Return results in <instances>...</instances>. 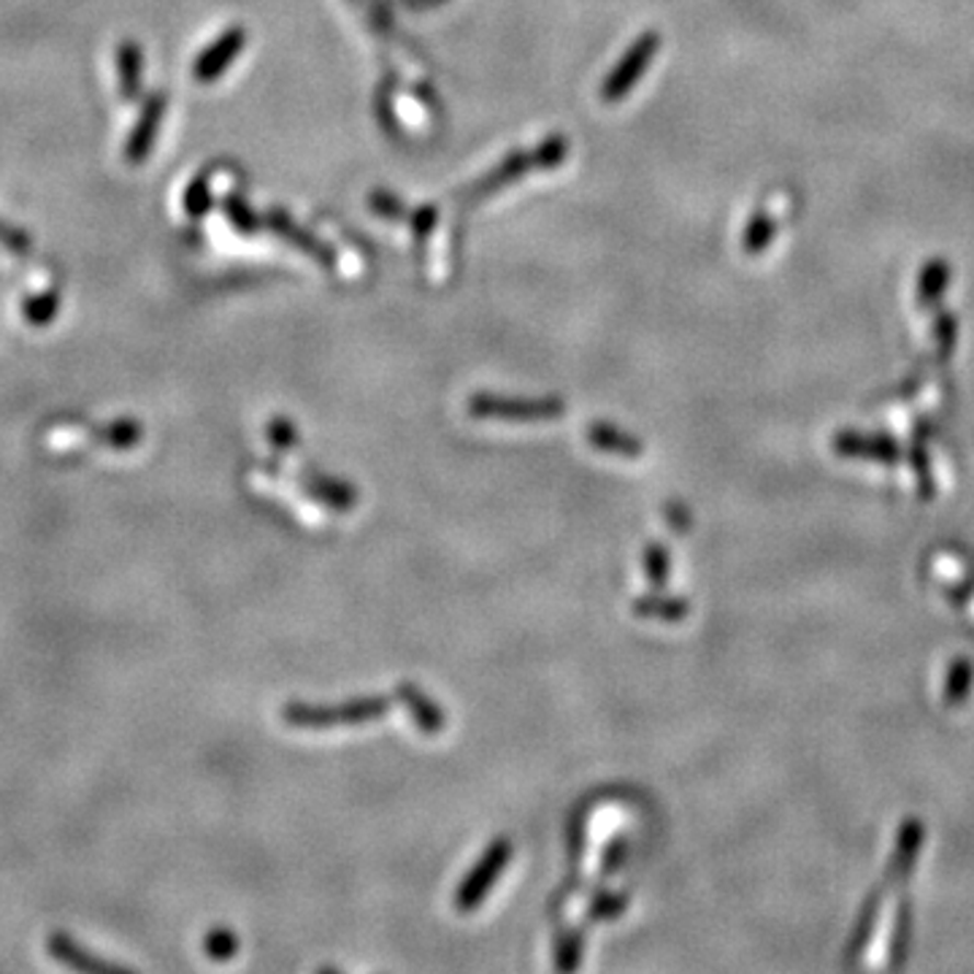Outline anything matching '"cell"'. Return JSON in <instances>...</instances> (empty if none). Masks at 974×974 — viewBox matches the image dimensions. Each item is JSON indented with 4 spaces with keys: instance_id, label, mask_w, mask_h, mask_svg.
<instances>
[{
    "instance_id": "cell-1",
    "label": "cell",
    "mask_w": 974,
    "mask_h": 974,
    "mask_svg": "<svg viewBox=\"0 0 974 974\" xmlns=\"http://www.w3.org/2000/svg\"><path fill=\"white\" fill-rule=\"evenodd\" d=\"M393 701L374 696V699H355L339 707H309V704H290L285 709V723L296 729H333V725H357L368 720L385 718Z\"/></svg>"
},
{
    "instance_id": "cell-2",
    "label": "cell",
    "mask_w": 974,
    "mask_h": 974,
    "mask_svg": "<svg viewBox=\"0 0 974 974\" xmlns=\"http://www.w3.org/2000/svg\"><path fill=\"white\" fill-rule=\"evenodd\" d=\"M509 856H512V841L506 837L495 839L493 845L488 847L482 861L477 863V867L471 869L469 878L460 883L458 896H455V907H458L460 913H471L474 907H480L482 898L488 896V891L493 887L495 880L504 874L506 863H509Z\"/></svg>"
},
{
    "instance_id": "cell-3",
    "label": "cell",
    "mask_w": 974,
    "mask_h": 974,
    "mask_svg": "<svg viewBox=\"0 0 974 974\" xmlns=\"http://www.w3.org/2000/svg\"><path fill=\"white\" fill-rule=\"evenodd\" d=\"M471 414L474 417H501V420H555L563 414V403L558 399H541V401H506V399H490V396H477L469 403Z\"/></svg>"
},
{
    "instance_id": "cell-4",
    "label": "cell",
    "mask_w": 974,
    "mask_h": 974,
    "mask_svg": "<svg viewBox=\"0 0 974 974\" xmlns=\"http://www.w3.org/2000/svg\"><path fill=\"white\" fill-rule=\"evenodd\" d=\"M658 44H661V38L655 36V33L639 38L637 46H633V49L622 57L618 71H615L612 77L604 82V90H601L604 101H618V98H622L628 90H631V84L642 77V71L648 68V62L653 60V55L658 51Z\"/></svg>"
},
{
    "instance_id": "cell-5",
    "label": "cell",
    "mask_w": 974,
    "mask_h": 974,
    "mask_svg": "<svg viewBox=\"0 0 974 974\" xmlns=\"http://www.w3.org/2000/svg\"><path fill=\"white\" fill-rule=\"evenodd\" d=\"M46 950H49L51 959L57 964L68 966V970H77V972H125L123 966H114L108 961L98 959L95 953H90L88 948L77 942L73 937H68L66 931H55L49 939H46Z\"/></svg>"
},
{
    "instance_id": "cell-6",
    "label": "cell",
    "mask_w": 974,
    "mask_h": 974,
    "mask_svg": "<svg viewBox=\"0 0 974 974\" xmlns=\"http://www.w3.org/2000/svg\"><path fill=\"white\" fill-rule=\"evenodd\" d=\"M834 449L847 458H872L893 463L898 458V444L891 436H861V434H837Z\"/></svg>"
},
{
    "instance_id": "cell-7",
    "label": "cell",
    "mask_w": 974,
    "mask_h": 974,
    "mask_svg": "<svg viewBox=\"0 0 974 974\" xmlns=\"http://www.w3.org/2000/svg\"><path fill=\"white\" fill-rule=\"evenodd\" d=\"M303 490L320 504L331 506L336 512H350L357 504V490L350 482L333 480V477L309 474L303 477Z\"/></svg>"
},
{
    "instance_id": "cell-8",
    "label": "cell",
    "mask_w": 974,
    "mask_h": 974,
    "mask_svg": "<svg viewBox=\"0 0 974 974\" xmlns=\"http://www.w3.org/2000/svg\"><path fill=\"white\" fill-rule=\"evenodd\" d=\"M399 699L409 707V712L414 714V720H417L423 734H439L444 723H447L442 707L436 704V701H431L428 696H425L420 688H414V685H403L399 690Z\"/></svg>"
},
{
    "instance_id": "cell-9",
    "label": "cell",
    "mask_w": 974,
    "mask_h": 974,
    "mask_svg": "<svg viewBox=\"0 0 974 974\" xmlns=\"http://www.w3.org/2000/svg\"><path fill=\"white\" fill-rule=\"evenodd\" d=\"M241 46H244V33L241 31H230L220 44L211 46V49L200 57L198 66H195V73H198L200 82H209V79L220 77L225 68H228V62L239 55Z\"/></svg>"
},
{
    "instance_id": "cell-10",
    "label": "cell",
    "mask_w": 974,
    "mask_h": 974,
    "mask_svg": "<svg viewBox=\"0 0 974 974\" xmlns=\"http://www.w3.org/2000/svg\"><path fill=\"white\" fill-rule=\"evenodd\" d=\"M587 439H591L593 447L601 449V452H615L620 458H639L642 455V442L633 439L631 434H622V431L607 423L593 425Z\"/></svg>"
},
{
    "instance_id": "cell-11",
    "label": "cell",
    "mask_w": 974,
    "mask_h": 974,
    "mask_svg": "<svg viewBox=\"0 0 974 974\" xmlns=\"http://www.w3.org/2000/svg\"><path fill=\"white\" fill-rule=\"evenodd\" d=\"M950 279V266L942 261V257H933L929 266L924 268L920 274V285H918V301L920 307H931V303L939 301V296L944 293Z\"/></svg>"
},
{
    "instance_id": "cell-12",
    "label": "cell",
    "mask_w": 974,
    "mask_h": 974,
    "mask_svg": "<svg viewBox=\"0 0 974 974\" xmlns=\"http://www.w3.org/2000/svg\"><path fill=\"white\" fill-rule=\"evenodd\" d=\"M633 612L639 618H661V620H683L688 615V604L683 598H664L648 596L633 604Z\"/></svg>"
},
{
    "instance_id": "cell-13",
    "label": "cell",
    "mask_w": 974,
    "mask_h": 974,
    "mask_svg": "<svg viewBox=\"0 0 974 974\" xmlns=\"http://www.w3.org/2000/svg\"><path fill=\"white\" fill-rule=\"evenodd\" d=\"M98 439H101L103 444H108L112 449H134L144 439V425L138 423V420H130V417L114 420L112 425H106V428L98 434Z\"/></svg>"
},
{
    "instance_id": "cell-14",
    "label": "cell",
    "mask_w": 974,
    "mask_h": 974,
    "mask_svg": "<svg viewBox=\"0 0 974 974\" xmlns=\"http://www.w3.org/2000/svg\"><path fill=\"white\" fill-rule=\"evenodd\" d=\"M920 839H924V832H920L918 821H907L904 826L902 837H898V847H896V856H893V874H907L913 869L915 856L920 850Z\"/></svg>"
},
{
    "instance_id": "cell-15",
    "label": "cell",
    "mask_w": 974,
    "mask_h": 974,
    "mask_svg": "<svg viewBox=\"0 0 974 974\" xmlns=\"http://www.w3.org/2000/svg\"><path fill=\"white\" fill-rule=\"evenodd\" d=\"M160 114H163V108H160V101L154 103V106H149V112L144 114V119H141V123H138V134L130 138V144H128V158L130 160H141L144 154H147L149 144H152V138H154V130H158Z\"/></svg>"
},
{
    "instance_id": "cell-16",
    "label": "cell",
    "mask_w": 974,
    "mask_h": 974,
    "mask_svg": "<svg viewBox=\"0 0 974 974\" xmlns=\"http://www.w3.org/2000/svg\"><path fill=\"white\" fill-rule=\"evenodd\" d=\"M771 239H775V222H771L769 215H764V211H755L745 233V252L747 255L764 252L766 247L771 244Z\"/></svg>"
},
{
    "instance_id": "cell-17",
    "label": "cell",
    "mask_w": 974,
    "mask_h": 974,
    "mask_svg": "<svg viewBox=\"0 0 974 974\" xmlns=\"http://www.w3.org/2000/svg\"><path fill=\"white\" fill-rule=\"evenodd\" d=\"M204 950L211 961H230L239 950V939L228 929H211L204 939Z\"/></svg>"
},
{
    "instance_id": "cell-18",
    "label": "cell",
    "mask_w": 974,
    "mask_h": 974,
    "mask_svg": "<svg viewBox=\"0 0 974 974\" xmlns=\"http://www.w3.org/2000/svg\"><path fill=\"white\" fill-rule=\"evenodd\" d=\"M970 685H972V666L966 664V661H955V664L950 666L948 685H944V699H948V704H959V701H964Z\"/></svg>"
},
{
    "instance_id": "cell-19",
    "label": "cell",
    "mask_w": 974,
    "mask_h": 974,
    "mask_svg": "<svg viewBox=\"0 0 974 974\" xmlns=\"http://www.w3.org/2000/svg\"><path fill=\"white\" fill-rule=\"evenodd\" d=\"M644 572H648L650 582H653L655 587H664L666 585V580H668V552H666V547L650 545L648 550H644Z\"/></svg>"
},
{
    "instance_id": "cell-20",
    "label": "cell",
    "mask_w": 974,
    "mask_h": 974,
    "mask_svg": "<svg viewBox=\"0 0 974 974\" xmlns=\"http://www.w3.org/2000/svg\"><path fill=\"white\" fill-rule=\"evenodd\" d=\"M119 62H123L125 92H128V95H136V88H138V51H136V46H125L123 57H119Z\"/></svg>"
},
{
    "instance_id": "cell-21",
    "label": "cell",
    "mask_w": 974,
    "mask_h": 974,
    "mask_svg": "<svg viewBox=\"0 0 974 974\" xmlns=\"http://www.w3.org/2000/svg\"><path fill=\"white\" fill-rule=\"evenodd\" d=\"M268 439L274 442L276 447L287 449L290 444H296V428H293L287 420H274V423L268 425Z\"/></svg>"
}]
</instances>
